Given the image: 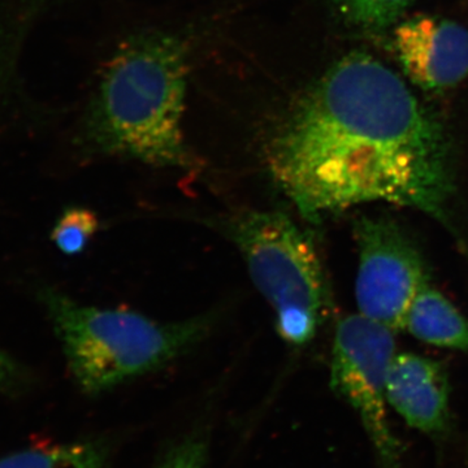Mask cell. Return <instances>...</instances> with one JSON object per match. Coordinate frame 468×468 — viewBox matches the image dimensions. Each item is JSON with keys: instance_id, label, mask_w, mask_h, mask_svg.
Instances as JSON below:
<instances>
[{"instance_id": "14", "label": "cell", "mask_w": 468, "mask_h": 468, "mask_svg": "<svg viewBox=\"0 0 468 468\" xmlns=\"http://www.w3.org/2000/svg\"><path fill=\"white\" fill-rule=\"evenodd\" d=\"M207 431L197 428L160 455L153 468H209Z\"/></svg>"}, {"instance_id": "6", "label": "cell", "mask_w": 468, "mask_h": 468, "mask_svg": "<svg viewBox=\"0 0 468 468\" xmlns=\"http://www.w3.org/2000/svg\"><path fill=\"white\" fill-rule=\"evenodd\" d=\"M359 263L356 298L360 315L392 331L405 329L412 302L428 285L426 263L405 230L385 218L356 226Z\"/></svg>"}, {"instance_id": "4", "label": "cell", "mask_w": 468, "mask_h": 468, "mask_svg": "<svg viewBox=\"0 0 468 468\" xmlns=\"http://www.w3.org/2000/svg\"><path fill=\"white\" fill-rule=\"evenodd\" d=\"M241 252L249 275L276 314L285 343L309 344L326 303L324 273L313 242L280 211H241L218 221Z\"/></svg>"}, {"instance_id": "9", "label": "cell", "mask_w": 468, "mask_h": 468, "mask_svg": "<svg viewBox=\"0 0 468 468\" xmlns=\"http://www.w3.org/2000/svg\"><path fill=\"white\" fill-rule=\"evenodd\" d=\"M405 329L423 343L468 353V320L430 284L412 302Z\"/></svg>"}, {"instance_id": "1", "label": "cell", "mask_w": 468, "mask_h": 468, "mask_svg": "<svg viewBox=\"0 0 468 468\" xmlns=\"http://www.w3.org/2000/svg\"><path fill=\"white\" fill-rule=\"evenodd\" d=\"M268 159L307 220L384 202L451 226L445 135L401 77L371 55H347L326 70L286 117Z\"/></svg>"}, {"instance_id": "2", "label": "cell", "mask_w": 468, "mask_h": 468, "mask_svg": "<svg viewBox=\"0 0 468 468\" xmlns=\"http://www.w3.org/2000/svg\"><path fill=\"white\" fill-rule=\"evenodd\" d=\"M187 52L172 34L143 32L110 58L82 125V144L101 155L153 167L196 168L184 135Z\"/></svg>"}, {"instance_id": "3", "label": "cell", "mask_w": 468, "mask_h": 468, "mask_svg": "<svg viewBox=\"0 0 468 468\" xmlns=\"http://www.w3.org/2000/svg\"><path fill=\"white\" fill-rule=\"evenodd\" d=\"M38 300L73 380L88 396L158 371L201 344L215 324L212 314L165 323L134 311L88 306L51 286L39 289Z\"/></svg>"}, {"instance_id": "5", "label": "cell", "mask_w": 468, "mask_h": 468, "mask_svg": "<svg viewBox=\"0 0 468 468\" xmlns=\"http://www.w3.org/2000/svg\"><path fill=\"white\" fill-rule=\"evenodd\" d=\"M393 332L360 314L347 316L335 329L332 350V389L356 411L380 468H403L401 445L388 418V374L396 356Z\"/></svg>"}, {"instance_id": "11", "label": "cell", "mask_w": 468, "mask_h": 468, "mask_svg": "<svg viewBox=\"0 0 468 468\" xmlns=\"http://www.w3.org/2000/svg\"><path fill=\"white\" fill-rule=\"evenodd\" d=\"M100 229V218L90 208H66L51 232V241L63 254H81Z\"/></svg>"}, {"instance_id": "10", "label": "cell", "mask_w": 468, "mask_h": 468, "mask_svg": "<svg viewBox=\"0 0 468 468\" xmlns=\"http://www.w3.org/2000/svg\"><path fill=\"white\" fill-rule=\"evenodd\" d=\"M111 448L104 440L27 446L0 455V468H109Z\"/></svg>"}, {"instance_id": "7", "label": "cell", "mask_w": 468, "mask_h": 468, "mask_svg": "<svg viewBox=\"0 0 468 468\" xmlns=\"http://www.w3.org/2000/svg\"><path fill=\"white\" fill-rule=\"evenodd\" d=\"M393 42L406 76L423 90H445L468 77V30L461 24L414 17L397 27Z\"/></svg>"}, {"instance_id": "13", "label": "cell", "mask_w": 468, "mask_h": 468, "mask_svg": "<svg viewBox=\"0 0 468 468\" xmlns=\"http://www.w3.org/2000/svg\"><path fill=\"white\" fill-rule=\"evenodd\" d=\"M57 0H0V33L21 45L34 24Z\"/></svg>"}, {"instance_id": "15", "label": "cell", "mask_w": 468, "mask_h": 468, "mask_svg": "<svg viewBox=\"0 0 468 468\" xmlns=\"http://www.w3.org/2000/svg\"><path fill=\"white\" fill-rule=\"evenodd\" d=\"M34 375L26 365L0 349V393L21 396L32 389Z\"/></svg>"}, {"instance_id": "12", "label": "cell", "mask_w": 468, "mask_h": 468, "mask_svg": "<svg viewBox=\"0 0 468 468\" xmlns=\"http://www.w3.org/2000/svg\"><path fill=\"white\" fill-rule=\"evenodd\" d=\"M415 0H338L341 11L354 26L381 30L392 26Z\"/></svg>"}, {"instance_id": "8", "label": "cell", "mask_w": 468, "mask_h": 468, "mask_svg": "<svg viewBox=\"0 0 468 468\" xmlns=\"http://www.w3.org/2000/svg\"><path fill=\"white\" fill-rule=\"evenodd\" d=\"M387 399L388 405L412 430L436 441L448 435V375L436 360L417 354H396L388 374Z\"/></svg>"}]
</instances>
